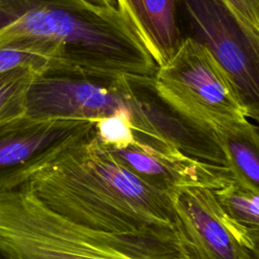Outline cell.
<instances>
[{
	"label": "cell",
	"instance_id": "cell-11",
	"mask_svg": "<svg viewBox=\"0 0 259 259\" xmlns=\"http://www.w3.org/2000/svg\"><path fill=\"white\" fill-rule=\"evenodd\" d=\"M212 192L232 223L259 238V191L246 188L232 180Z\"/></svg>",
	"mask_w": 259,
	"mask_h": 259
},
{
	"label": "cell",
	"instance_id": "cell-6",
	"mask_svg": "<svg viewBox=\"0 0 259 259\" xmlns=\"http://www.w3.org/2000/svg\"><path fill=\"white\" fill-rule=\"evenodd\" d=\"M105 148L132 173L170 198L186 187L214 190L234 180L226 166L183 152L163 134L135 131L125 146Z\"/></svg>",
	"mask_w": 259,
	"mask_h": 259
},
{
	"label": "cell",
	"instance_id": "cell-12",
	"mask_svg": "<svg viewBox=\"0 0 259 259\" xmlns=\"http://www.w3.org/2000/svg\"><path fill=\"white\" fill-rule=\"evenodd\" d=\"M37 71L21 67L0 74V123L24 115L25 94Z\"/></svg>",
	"mask_w": 259,
	"mask_h": 259
},
{
	"label": "cell",
	"instance_id": "cell-13",
	"mask_svg": "<svg viewBox=\"0 0 259 259\" xmlns=\"http://www.w3.org/2000/svg\"><path fill=\"white\" fill-rule=\"evenodd\" d=\"M242 24L259 35V0H224Z\"/></svg>",
	"mask_w": 259,
	"mask_h": 259
},
{
	"label": "cell",
	"instance_id": "cell-7",
	"mask_svg": "<svg viewBox=\"0 0 259 259\" xmlns=\"http://www.w3.org/2000/svg\"><path fill=\"white\" fill-rule=\"evenodd\" d=\"M171 199L197 259H259V238L230 221L212 189L186 187Z\"/></svg>",
	"mask_w": 259,
	"mask_h": 259
},
{
	"label": "cell",
	"instance_id": "cell-8",
	"mask_svg": "<svg viewBox=\"0 0 259 259\" xmlns=\"http://www.w3.org/2000/svg\"><path fill=\"white\" fill-rule=\"evenodd\" d=\"M87 119H33L0 123V191L22 183L29 169L67 140L92 128Z\"/></svg>",
	"mask_w": 259,
	"mask_h": 259
},
{
	"label": "cell",
	"instance_id": "cell-5",
	"mask_svg": "<svg viewBox=\"0 0 259 259\" xmlns=\"http://www.w3.org/2000/svg\"><path fill=\"white\" fill-rule=\"evenodd\" d=\"M192 34L233 81L250 118L259 116V35L249 31L224 0H177Z\"/></svg>",
	"mask_w": 259,
	"mask_h": 259
},
{
	"label": "cell",
	"instance_id": "cell-10",
	"mask_svg": "<svg viewBox=\"0 0 259 259\" xmlns=\"http://www.w3.org/2000/svg\"><path fill=\"white\" fill-rule=\"evenodd\" d=\"M233 179L259 191V136L251 122L245 126L211 135Z\"/></svg>",
	"mask_w": 259,
	"mask_h": 259
},
{
	"label": "cell",
	"instance_id": "cell-9",
	"mask_svg": "<svg viewBox=\"0 0 259 259\" xmlns=\"http://www.w3.org/2000/svg\"><path fill=\"white\" fill-rule=\"evenodd\" d=\"M115 4L157 66L165 64L182 39L177 22V0H115Z\"/></svg>",
	"mask_w": 259,
	"mask_h": 259
},
{
	"label": "cell",
	"instance_id": "cell-2",
	"mask_svg": "<svg viewBox=\"0 0 259 259\" xmlns=\"http://www.w3.org/2000/svg\"><path fill=\"white\" fill-rule=\"evenodd\" d=\"M0 244L12 259H197L186 238L115 237L71 223L25 181L0 191Z\"/></svg>",
	"mask_w": 259,
	"mask_h": 259
},
{
	"label": "cell",
	"instance_id": "cell-4",
	"mask_svg": "<svg viewBox=\"0 0 259 259\" xmlns=\"http://www.w3.org/2000/svg\"><path fill=\"white\" fill-rule=\"evenodd\" d=\"M141 108L130 76L103 77L53 64L33 75L24 101V115L33 119L95 121Z\"/></svg>",
	"mask_w": 259,
	"mask_h": 259
},
{
	"label": "cell",
	"instance_id": "cell-14",
	"mask_svg": "<svg viewBox=\"0 0 259 259\" xmlns=\"http://www.w3.org/2000/svg\"><path fill=\"white\" fill-rule=\"evenodd\" d=\"M93 5L99 6V7H116L115 0H85Z\"/></svg>",
	"mask_w": 259,
	"mask_h": 259
},
{
	"label": "cell",
	"instance_id": "cell-15",
	"mask_svg": "<svg viewBox=\"0 0 259 259\" xmlns=\"http://www.w3.org/2000/svg\"><path fill=\"white\" fill-rule=\"evenodd\" d=\"M0 259H12L8 252L0 244Z\"/></svg>",
	"mask_w": 259,
	"mask_h": 259
},
{
	"label": "cell",
	"instance_id": "cell-1",
	"mask_svg": "<svg viewBox=\"0 0 259 259\" xmlns=\"http://www.w3.org/2000/svg\"><path fill=\"white\" fill-rule=\"evenodd\" d=\"M93 126L29 169L24 181L34 195L60 217L95 233L186 238L170 196L125 168L99 142Z\"/></svg>",
	"mask_w": 259,
	"mask_h": 259
},
{
	"label": "cell",
	"instance_id": "cell-3",
	"mask_svg": "<svg viewBox=\"0 0 259 259\" xmlns=\"http://www.w3.org/2000/svg\"><path fill=\"white\" fill-rule=\"evenodd\" d=\"M159 98L179 117L208 135L249 124V114L224 68L190 36L182 37L153 78Z\"/></svg>",
	"mask_w": 259,
	"mask_h": 259
}]
</instances>
